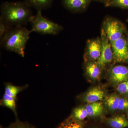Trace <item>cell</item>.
<instances>
[{
	"label": "cell",
	"instance_id": "cell-1",
	"mask_svg": "<svg viewBox=\"0 0 128 128\" xmlns=\"http://www.w3.org/2000/svg\"><path fill=\"white\" fill-rule=\"evenodd\" d=\"M0 12V18L11 27L26 25L33 16L31 7L25 2H3Z\"/></svg>",
	"mask_w": 128,
	"mask_h": 128
},
{
	"label": "cell",
	"instance_id": "cell-2",
	"mask_svg": "<svg viewBox=\"0 0 128 128\" xmlns=\"http://www.w3.org/2000/svg\"><path fill=\"white\" fill-rule=\"evenodd\" d=\"M31 32L23 26L12 27L0 39V46L6 50L24 57L26 44Z\"/></svg>",
	"mask_w": 128,
	"mask_h": 128
},
{
	"label": "cell",
	"instance_id": "cell-3",
	"mask_svg": "<svg viewBox=\"0 0 128 128\" xmlns=\"http://www.w3.org/2000/svg\"><path fill=\"white\" fill-rule=\"evenodd\" d=\"M31 32L41 34L56 35L63 29L62 26L50 21L43 16L42 11H37L36 14L33 15L30 19Z\"/></svg>",
	"mask_w": 128,
	"mask_h": 128
},
{
	"label": "cell",
	"instance_id": "cell-4",
	"mask_svg": "<svg viewBox=\"0 0 128 128\" xmlns=\"http://www.w3.org/2000/svg\"><path fill=\"white\" fill-rule=\"evenodd\" d=\"M102 28L112 44L124 35L126 28L120 21L109 17L104 22Z\"/></svg>",
	"mask_w": 128,
	"mask_h": 128
},
{
	"label": "cell",
	"instance_id": "cell-5",
	"mask_svg": "<svg viewBox=\"0 0 128 128\" xmlns=\"http://www.w3.org/2000/svg\"><path fill=\"white\" fill-rule=\"evenodd\" d=\"M100 39L102 44L101 55L96 62L104 70L113 62V55L112 45L102 28L101 30Z\"/></svg>",
	"mask_w": 128,
	"mask_h": 128
},
{
	"label": "cell",
	"instance_id": "cell-6",
	"mask_svg": "<svg viewBox=\"0 0 128 128\" xmlns=\"http://www.w3.org/2000/svg\"><path fill=\"white\" fill-rule=\"evenodd\" d=\"M112 45L113 63L128 64V46L125 35L115 41Z\"/></svg>",
	"mask_w": 128,
	"mask_h": 128
},
{
	"label": "cell",
	"instance_id": "cell-7",
	"mask_svg": "<svg viewBox=\"0 0 128 128\" xmlns=\"http://www.w3.org/2000/svg\"><path fill=\"white\" fill-rule=\"evenodd\" d=\"M108 78L112 85L117 86L121 82L128 80V66L117 65L110 67Z\"/></svg>",
	"mask_w": 128,
	"mask_h": 128
},
{
	"label": "cell",
	"instance_id": "cell-8",
	"mask_svg": "<svg viewBox=\"0 0 128 128\" xmlns=\"http://www.w3.org/2000/svg\"><path fill=\"white\" fill-rule=\"evenodd\" d=\"M102 44L100 38L88 41L84 54L85 61H97L101 55Z\"/></svg>",
	"mask_w": 128,
	"mask_h": 128
},
{
	"label": "cell",
	"instance_id": "cell-9",
	"mask_svg": "<svg viewBox=\"0 0 128 128\" xmlns=\"http://www.w3.org/2000/svg\"><path fill=\"white\" fill-rule=\"evenodd\" d=\"M105 97V92L98 87H94L85 93L82 97V100L88 104L100 102Z\"/></svg>",
	"mask_w": 128,
	"mask_h": 128
},
{
	"label": "cell",
	"instance_id": "cell-10",
	"mask_svg": "<svg viewBox=\"0 0 128 128\" xmlns=\"http://www.w3.org/2000/svg\"><path fill=\"white\" fill-rule=\"evenodd\" d=\"M91 0H62L63 6L72 12L82 11L87 7Z\"/></svg>",
	"mask_w": 128,
	"mask_h": 128
},
{
	"label": "cell",
	"instance_id": "cell-11",
	"mask_svg": "<svg viewBox=\"0 0 128 128\" xmlns=\"http://www.w3.org/2000/svg\"><path fill=\"white\" fill-rule=\"evenodd\" d=\"M102 70L103 69L98 64L96 61H85V73L86 76L92 80H99Z\"/></svg>",
	"mask_w": 128,
	"mask_h": 128
},
{
	"label": "cell",
	"instance_id": "cell-12",
	"mask_svg": "<svg viewBox=\"0 0 128 128\" xmlns=\"http://www.w3.org/2000/svg\"><path fill=\"white\" fill-rule=\"evenodd\" d=\"M85 106L88 113V116L91 118L99 116L103 113V104L100 102L88 104Z\"/></svg>",
	"mask_w": 128,
	"mask_h": 128
},
{
	"label": "cell",
	"instance_id": "cell-13",
	"mask_svg": "<svg viewBox=\"0 0 128 128\" xmlns=\"http://www.w3.org/2000/svg\"><path fill=\"white\" fill-rule=\"evenodd\" d=\"M54 0H25V1L31 8L37 10H42L50 8Z\"/></svg>",
	"mask_w": 128,
	"mask_h": 128
},
{
	"label": "cell",
	"instance_id": "cell-14",
	"mask_svg": "<svg viewBox=\"0 0 128 128\" xmlns=\"http://www.w3.org/2000/svg\"><path fill=\"white\" fill-rule=\"evenodd\" d=\"M121 98L118 94L114 93L104 98V103L108 109L112 112L118 110L120 100Z\"/></svg>",
	"mask_w": 128,
	"mask_h": 128
},
{
	"label": "cell",
	"instance_id": "cell-15",
	"mask_svg": "<svg viewBox=\"0 0 128 128\" xmlns=\"http://www.w3.org/2000/svg\"><path fill=\"white\" fill-rule=\"evenodd\" d=\"M16 100V98L4 94L2 98L1 99L0 105L1 106L8 108L11 110L16 117V119H18Z\"/></svg>",
	"mask_w": 128,
	"mask_h": 128
},
{
	"label": "cell",
	"instance_id": "cell-16",
	"mask_svg": "<svg viewBox=\"0 0 128 128\" xmlns=\"http://www.w3.org/2000/svg\"><path fill=\"white\" fill-rule=\"evenodd\" d=\"M107 122L112 128H124L128 127V121L123 116L118 115L108 120Z\"/></svg>",
	"mask_w": 128,
	"mask_h": 128
},
{
	"label": "cell",
	"instance_id": "cell-17",
	"mask_svg": "<svg viewBox=\"0 0 128 128\" xmlns=\"http://www.w3.org/2000/svg\"><path fill=\"white\" fill-rule=\"evenodd\" d=\"M28 86V84L18 86H15L10 83H6L5 84L4 94L16 98L18 94L26 89Z\"/></svg>",
	"mask_w": 128,
	"mask_h": 128
},
{
	"label": "cell",
	"instance_id": "cell-18",
	"mask_svg": "<svg viewBox=\"0 0 128 128\" xmlns=\"http://www.w3.org/2000/svg\"><path fill=\"white\" fill-rule=\"evenodd\" d=\"M82 121H78L70 116L61 123L57 128H83Z\"/></svg>",
	"mask_w": 128,
	"mask_h": 128
},
{
	"label": "cell",
	"instance_id": "cell-19",
	"mask_svg": "<svg viewBox=\"0 0 128 128\" xmlns=\"http://www.w3.org/2000/svg\"><path fill=\"white\" fill-rule=\"evenodd\" d=\"M70 116L76 120L82 121L88 116V114L85 106H80L73 109Z\"/></svg>",
	"mask_w": 128,
	"mask_h": 128
},
{
	"label": "cell",
	"instance_id": "cell-20",
	"mask_svg": "<svg viewBox=\"0 0 128 128\" xmlns=\"http://www.w3.org/2000/svg\"><path fill=\"white\" fill-rule=\"evenodd\" d=\"M106 6L120 8L123 9L128 8V0H111Z\"/></svg>",
	"mask_w": 128,
	"mask_h": 128
},
{
	"label": "cell",
	"instance_id": "cell-21",
	"mask_svg": "<svg viewBox=\"0 0 128 128\" xmlns=\"http://www.w3.org/2000/svg\"><path fill=\"white\" fill-rule=\"evenodd\" d=\"M12 27L0 18V39H1Z\"/></svg>",
	"mask_w": 128,
	"mask_h": 128
},
{
	"label": "cell",
	"instance_id": "cell-22",
	"mask_svg": "<svg viewBox=\"0 0 128 128\" xmlns=\"http://www.w3.org/2000/svg\"><path fill=\"white\" fill-rule=\"evenodd\" d=\"M0 128H34L33 126L26 122H22L16 119V122L11 124L7 128L1 127Z\"/></svg>",
	"mask_w": 128,
	"mask_h": 128
},
{
	"label": "cell",
	"instance_id": "cell-23",
	"mask_svg": "<svg viewBox=\"0 0 128 128\" xmlns=\"http://www.w3.org/2000/svg\"><path fill=\"white\" fill-rule=\"evenodd\" d=\"M116 90L121 95H128V80L121 82L118 85Z\"/></svg>",
	"mask_w": 128,
	"mask_h": 128
},
{
	"label": "cell",
	"instance_id": "cell-24",
	"mask_svg": "<svg viewBox=\"0 0 128 128\" xmlns=\"http://www.w3.org/2000/svg\"><path fill=\"white\" fill-rule=\"evenodd\" d=\"M118 110L121 111L128 110V98H120Z\"/></svg>",
	"mask_w": 128,
	"mask_h": 128
},
{
	"label": "cell",
	"instance_id": "cell-25",
	"mask_svg": "<svg viewBox=\"0 0 128 128\" xmlns=\"http://www.w3.org/2000/svg\"><path fill=\"white\" fill-rule=\"evenodd\" d=\"M124 35H125V38H126V42L128 46V31L127 30L126 28L125 29L124 31Z\"/></svg>",
	"mask_w": 128,
	"mask_h": 128
},
{
	"label": "cell",
	"instance_id": "cell-26",
	"mask_svg": "<svg viewBox=\"0 0 128 128\" xmlns=\"http://www.w3.org/2000/svg\"><path fill=\"white\" fill-rule=\"evenodd\" d=\"M95 0L100 1H106V3L107 1V0Z\"/></svg>",
	"mask_w": 128,
	"mask_h": 128
},
{
	"label": "cell",
	"instance_id": "cell-27",
	"mask_svg": "<svg viewBox=\"0 0 128 128\" xmlns=\"http://www.w3.org/2000/svg\"><path fill=\"white\" fill-rule=\"evenodd\" d=\"M110 0H107V1L106 2V4H105V5L107 4L108 3V2H110Z\"/></svg>",
	"mask_w": 128,
	"mask_h": 128
},
{
	"label": "cell",
	"instance_id": "cell-28",
	"mask_svg": "<svg viewBox=\"0 0 128 128\" xmlns=\"http://www.w3.org/2000/svg\"></svg>",
	"mask_w": 128,
	"mask_h": 128
}]
</instances>
